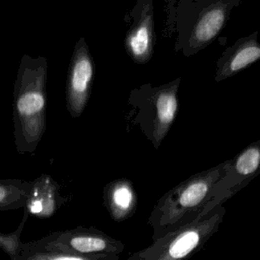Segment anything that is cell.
I'll return each instance as SVG.
<instances>
[{
  "label": "cell",
  "instance_id": "cell-11",
  "mask_svg": "<svg viewBox=\"0 0 260 260\" xmlns=\"http://www.w3.org/2000/svg\"><path fill=\"white\" fill-rule=\"evenodd\" d=\"M105 203L115 221L131 217L137 207V195L133 184L127 179L111 182L105 189Z\"/></svg>",
  "mask_w": 260,
  "mask_h": 260
},
{
  "label": "cell",
  "instance_id": "cell-13",
  "mask_svg": "<svg viewBox=\"0 0 260 260\" xmlns=\"http://www.w3.org/2000/svg\"><path fill=\"white\" fill-rule=\"evenodd\" d=\"M42 209H43L42 203L39 202V201L34 202V203L31 204V206H30V210H31V212H34V213H40V212L42 211Z\"/></svg>",
  "mask_w": 260,
  "mask_h": 260
},
{
  "label": "cell",
  "instance_id": "cell-8",
  "mask_svg": "<svg viewBox=\"0 0 260 260\" xmlns=\"http://www.w3.org/2000/svg\"><path fill=\"white\" fill-rule=\"evenodd\" d=\"M259 60L260 42L258 31H254L238 39L222 52L215 64L214 79L216 82L223 81Z\"/></svg>",
  "mask_w": 260,
  "mask_h": 260
},
{
  "label": "cell",
  "instance_id": "cell-4",
  "mask_svg": "<svg viewBox=\"0 0 260 260\" xmlns=\"http://www.w3.org/2000/svg\"><path fill=\"white\" fill-rule=\"evenodd\" d=\"M224 214L223 204L217 205L192 222L166 234L148 247L134 252L128 260H188L218 231Z\"/></svg>",
  "mask_w": 260,
  "mask_h": 260
},
{
  "label": "cell",
  "instance_id": "cell-12",
  "mask_svg": "<svg viewBox=\"0 0 260 260\" xmlns=\"http://www.w3.org/2000/svg\"><path fill=\"white\" fill-rule=\"evenodd\" d=\"M16 260H119L118 255L83 256L58 252H31L18 257Z\"/></svg>",
  "mask_w": 260,
  "mask_h": 260
},
{
  "label": "cell",
  "instance_id": "cell-7",
  "mask_svg": "<svg viewBox=\"0 0 260 260\" xmlns=\"http://www.w3.org/2000/svg\"><path fill=\"white\" fill-rule=\"evenodd\" d=\"M125 245L98 230H81L64 235L43 246L47 252L68 253L83 256L120 255Z\"/></svg>",
  "mask_w": 260,
  "mask_h": 260
},
{
  "label": "cell",
  "instance_id": "cell-14",
  "mask_svg": "<svg viewBox=\"0 0 260 260\" xmlns=\"http://www.w3.org/2000/svg\"><path fill=\"white\" fill-rule=\"evenodd\" d=\"M6 196V192H5V190L2 188V187H0V202L4 199V197Z\"/></svg>",
  "mask_w": 260,
  "mask_h": 260
},
{
  "label": "cell",
  "instance_id": "cell-5",
  "mask_svg": "<svg viewBox=\"0 0 260 260\" xmlns=\"http://www.w3.org/2000/svg\"><path fill=\"white\" fill-rule=\"evenodd\" d=\"M260 175V139L252 142L232 159L226 160L223 175L213 189L212 202L223 204Z\"/></svg>",
  "mask_w": 260,
  "mask_h": 260
},
{
  "label": "cell",
  "instance_id": "cell-3",
  "mask_svg": "<svg viewBox=\"0 0 260 260\" xmlns=\"http://www.w3.org/2000/svg\"><path fill=\"white\" fill-rule=\"evenodd\" d=\"M181 78L158 86L150 83L131 89L128 104L134 109L132 123L158 148L175 122L178 113V90Z\"/></svg>",
  "mask_w": 260,
  "mask_h": 260
},
{
  "label": "cell",
  "instance_id": "cell-9",
  "mask_svg": "<svg viewBox=\"0 0 260 260\" xmlns=\"http://www.w3.org/2000/svg\"><path fill=\"white\" fill-rule=\"evenodd\" d=\"M93 77V63L83 40H80L72 60L68 85L69 109L73 116L82 113Z\"/></svg>",
  "mask_w": 260,
  "mask_h": 260
},
{
  "label": "cell",
  "instance_id": "cell-10",
  "mask_svg": "<svg viewBox=\"0 0 260 260\" xmlns=\"http://www.w3.org/2000/svg\"><path fill=\"white\" fill-rule=\"evenodd\" d=\"M45 99L40 87L24 89L16 100L18 122L22 124L23 131L32 139H38L43 129Z\"/></svg>",
  "mask_w": 260,
  "mask_h": 260
},
{
  "label": "cell",
  "instance_id": "cell-1",
  "mask_svg": "<svg viewBox=\"0 0 260 260\" xmlns=\"http://www.w3.org/2000/svg\"><path fill=\"white\" fill-rule=\"evenodd\" d=\"M226 160L198 172L165 193L153 206L147 223L151 239L188 224L216 206L212 202L213 189L224 173Z\"/></svg>",
  "mask_w": 260,
  "mask_h": 260
},
{
  "label": "cell",
  "instance_id": "cell-6",
  "mask_svg": "<svg viewBox=\"0 0 260 260\" xmlns=\"http://www.w3.org/2000/svg\"><path fill=\"white\" fill-rule=\"evenodd\" d=\"M131 23L124 46L131 60L139 65L150 61L154 50V11L152 0H138L130 12Z\"/></svg>",
  "mask_w": 260,
  "mask_h": 260
},
{
  "label": "cell",
  "instance_id": "cell-2",
  "mask_svg": "<svg viewBox=\"0 0 260 260\" xmlns=\"http://www.w3.org/2000/svg\"><path fill=\"white\" fill-rule=\"evenodd\" d=\"M172 4L170 23L176 32L175 51L191 57L215 40L241 1L182 0Z\"/></svg>",
  "mask_w": 260,
  "mask_h": 260
}]
</instances>
